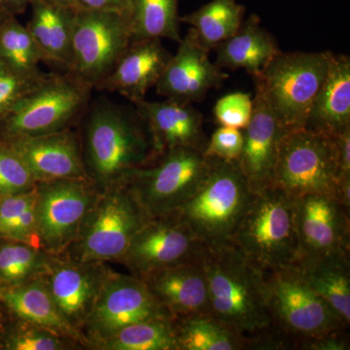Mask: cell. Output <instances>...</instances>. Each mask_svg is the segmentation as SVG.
Instances as JSON below:
<instances>
[{
  "label": "cell",
  "mask_w": 350,
  "mask_h": 350,
  "mask_svg": "<svg viewBox=\"0 0 350 350\" xmlns=\"http://www.w3.org/2000/svg\"><path fill=\"white\" fill-rule=\"evenodd\" d=\"M253 113V98L250 94L236 92L219 98L213 114L221 126L245 130Z\"/></svg>",
  "instance_id": "cell-37"
},
{
  "label": "cell",
  "mask_w": 350,
  "mask_h": 350,
  "mask_svg": "<svg viewBox=\"0 0 350 350\" xmlns=\"http://www.w3.org/2000/svg\"><path fill=\"white\" fill-rule=\"evenodd\" d=\"M133 105L150 129L159 155L177 147L206 148L202 115L192 103L144 100Z\"/></svg>",
  "instance_id": "cell-22"
},
{
  "label": "cell",
  "mask_w": 350,
  "mask_h": 350,
  "mask_svg": "<svg viewBox=\"0 0 350 350\" xmlns=\"http://www.w3.org/2000/svg\"><path fill=\"white\" fill-rule=\"evenodd\" d=\"M306 130L335 135L350 128V57L333 55L325 81L306 119Z\"/></svg>",
  "instance_id": "cell-23"
},
{
  "label": "cell",
  "mask_w": 350,
  "mask_h": 350,
  "mask_svg": "<svg viewBox=\"0 0 350 350\" xmlns=\"http://www.w3.org/2000/svg\"><path fill=\"white\" fill-rule=\"evenodd\" d=\"M92 91L68 72L46 75L0 123V138L39 137L75 128L89 107Z\"/></svg>",
  "instance_id": "cell-8"
},
{
  "label": "cell",
  "mask_w": 350,
  "mask_h": 350,
  "mask_svg": "<svg viewBox=\"0 0 350 350\" xmlns=\"http://www.w3.org/2000/svg\"><path fill=\"white\" fill-rule=\"evenodd\" d=\"M9 319H10V315L6 312L5 308L0 304V350H2V345H3L4 336H5Z\"/></svg>",
  "instance_id": "cell-43"
},
{
  "label": "cell",
  "mask_w": 350,
  "mask_h": 350,
  "mask_svg": "<svg viewBox=\"0 0 350 350\" xmlns=\"http://www.w3.org/2000/svg\"><path fill=\"white\" fill-rule=\"evenodd\" d=\"M36 184L19 154L0 138V198L31 192Z\"/></svg>",
  "instance_id": "cell-35"
},
{
  "label": "cell",
  "mask_w": 350,
  "mask_h": 350,
  "mask_svg": "<svg viewBox=\"0 0 350 350\" xmlns=\"http://www.w3.org/2000/svg\"><path fill=\"white\" fill-rule=\"evenodd\" d=\"M150 218L126 183L101 191L75 241L62 255L81 262H119Z\"/></svg>",
  "instance_id": "cell-6"
},
{
  "label": "cell",
  "mask_w": 350,
  "mask_h": 350,
  "mask_svg": "<svg viewBox=\"0 0 350 350\" xmlns=\"http://www.w3.org/2000/svg\"><path fill=\"white\" fill-rule=\"evenodd\" d=\"M51 254L16 239L0 238V288L42 275Z\"/></svg>",
  "instance_id": "cell-33"
},
{
  "label": "cell",
  "mask_w": 350,
  "mask_h": 350,
  "mask_svg": "<svg viewBox=\"0 0 350 350\" xmlns=\"http://www.w3.org/2000/svg\"><path fill=\"white\" fill-rule=\"evenodd\" d=\"M8 16L10 15H8V14L3 12V11H2L1 9H0V24H1L2 21L6 19V18L8 17Z\"/></svg>",
  "instance_id": "cell-45"
},
{
  "label": "cell",
  "mask_w": 350,
  "mask_h": 350,
  "mask_svg": "<svg viewBox=\"0 0 350 350\" xmlns=\"http://www.w3.org/2000/svg\"><path fill=\"white\" fill-rule=\"evenodd\" d=\"M216 64L221 68L244 69L256 77L282 50L266 29L259 16L251 15L243 21L238 31L215 48Z\"/></svg>",
  "instance_id": "cell-25"
},
{
  "label": "cell",
  "mask_w": 350,
  "mask_h": 350,
  "mask_svg": "<svg viewBox=\"0 0 350 350\" xmlns=\"http://www.w3.org/2000/svg\"><path fill=\"white\" fill-rule=\"evenodd\" d=\"M332 137L337 151L338 177L350 176V128Z\"/></svg>",
  "instance_id": "cell-41"
},
{
  "label": "cell",
  "mask_w": 350,
  "mask_h": 350,
  "mask_svg": "<svg viewBox=\"0 0 350 350\" xmlns=\"http://www.w3.org/2000/svg\"><path fill=\"white\" fill-rule=\"evenodd\" d=\"M252 197L238 163L213 159L204 180L176 213L204 246L223 245L231 243Z\"/></svg>",
  "instance_id": "cell-5"
},
{
  "label": "cell",
  "mask_w": 350,
  "mask_h": 350,
  "mask_svg": "<svg viewBox=\"0 0 350 350\" xmlns=\"http://www.w3.org/2000/svg\"><path fill=\"white\" fill-rule=\"evenodd\" d=\"M172 56L160 39L133 41L98 91L118 93L135 105L156 86Z\"/></svg>",
  "instance_id": "cell-21"
},
{
  "label": "cell",
  "mask_w": 350,
  "mask_h": 350,
  "mask_svg": "<svg viewBox=\"0 0 350 350\" xmlns=\"http://www.w3.org/2000/svg\"><path fill=\"white\" fill-rule=\"evenodd\" d=\"M178 0H130L128 20L131 42L146 39H170L179 43Z\"/></svg>",
  "instance_id": "cell-30"
},
{
  "label": "cell",
  "mask_w": 350,
  "mask_h": 350,
  "mask_svg": "<svg viewBox=\"0 0 350 350\" xmlns=\"http://www.w3.org/2000/svg\"><path fill=\"white\" fill-rule=\"evenodd\" d=\"M140 278L174 319L211 313L208 285L200 259L158 269Z\"/></svg>",
  "instance_id": "cell-20"
},
{
  "label": "cell",
  "mask_w": 350,
  "mask_h": 350,
  "mask_svg": "<svg viewBox=\"0 0 350 350\" xmlns=\"http://www.w3.org/2000/svg\"><path fill=\"white\" fill-rule=\"evenodd\" d=\"M271 329L294 347L347 331L349 326L308 283L298 265L262 271Z\"/></svg>",
  "instance_id": "cell-4"
},
{
  "label": "cell",
  "mask_w": 350,
  "mask_h": 350,
  "mask_svg": "<svg viewBox=\"0 0 350 350\" xmlns=\"http://www.w3.org/2000/svg\"><path fill=\"white\" fill-rule=\"evenodd\" d=\"M338 165L332 135L305 128L285 131L278 144L273 186L290 197L335 193Z\"/></svg>",
  "instance_id": "cell-10"
},
{
  "label": "cell",
  "mask_w": 350,
  "mask_h": 350,
  "mask_svg": "<svg viewBox=\"0 0 350 350\" xmlns=\"http://www.w3.org/2000/svg\"><path fill=\"white\" fill-rule=\"evenodd\" d=\"M308 283L340 319L350 324L349 253H334L296 262Z\"/></svg>",
  "instance_id": "cell-27"
},
{
  "label": "cell",
  "mask_w": 350,
  "mask_h": 350,
  "mask_svg": "<svg viewBox=\"0 0 350 350\" xmlns=\"http://www.w3.org/2000/svg\"><path fill=\"white\" fill-rule=\"evenodd\" d=\"M43 1L53 4V5L64 7V8L76 9L77 0H43Z\"/></svg>",
  "instance_id": "cell-44"
},
{
  "label": "cell",
  "mask_w": 350,
  "mask_h": 350,
  "mask_svg": "<svg viewBox=\"0 0 350 350\" xmlns=\"http://www.w3.org/2000/svg\"><path fill=\"white\" fill-rule=\"evenodd\" d=\"M231 243L262 271L296 264L300 247L294 198L275 186L253 193Z\"/></svg>",
  "instance_id": "cell-3"
},
{
  "label": "cell",
  "mask_w": 350,
  "mask_h": 350,
  "mask_svg": "<svg viewBox=\"0 0 350 350\" xmlns=\"http://www.w3.org/2000/svg\"><path fill=\"white\" fill-rule=\"evenodd\" d=\"M243 147V131L221 126L214 131L204 148V155L216 160L237 163Z\"/></svg>",
  "instance_id": "cell-38"
},
{
  "label": "cell",
  "mask_w": 350,
  "mask_h": 350,
  "mask_svg": "<svg viewBox=\"0 0 350 350\" xmlns=\"http://www.w3.org/2000/svg\"><path fill=\"white\" fill-rule=\"evenodd\" d=\"M46 75L31 77L20 75L0 59V123L16 103L42 82Z\"/></svg>",
  "instance_id": "cell-36"
},
{
  "label": "cell",
  "mask_w": 350,
  "mask_h": 350,
  "mask_svg": "<svg viewBox=\"0 0 350 350\" xmlns=\"http://www.w3.org/2000/svg\"><path fill=\"white\" fill-rule=\"evenodd\" d=\"M163 317H172L142 278L113 271L83 328L84 349H91L123 327Z\"/></svg>",
  "instance_id": "cell-13"
},
{
  "label": "cell",
  "mask_w": 350,
  "mask_h": 350,
  "mask_svg": "<svg viewBox=\"0 0 350 350\" xmlns=\"http://www.w3.org/2000/svg\"><path fill=\"white\" fill-rule=\"evenodd\" d=\"M82 347L73 338L10 317L2 350H68L83 349Z\"/></svg>",
  "instance_id": "cell-34"
},
{
  "label": "cell",
  "mask_w": 350,
  "mask_h": 350,
  "mask_svg": "<svg viewBox=\"0 0 350 350\" xmlns=\"http://www.w3.org/2000/svg\"><path fill=\"white\" fill-rule=\"evenodd\" d=\"M31 16L25 27L45 55L68 72L72 64V29L76 9L64 8L43 0H31Z\"/></svg>",
  "instance_id": "cell-26"
},
{
  "label": "cell",
  "mask_w": 350,
  "mask_h": 350,
  "mask_svg": "<svg viewBox=\"0 0 350 350\" xmlns=\"http://www.w3.org/2000/svg\"><path fill=\"white\" fill-rule=\"evenodd\" d=\"M112 271L105 262L76 261L64 255H51L41 278L64 319L82 336Z\"/></svg>",
  "instance_id": "cell-15"
},
{
  "label": "cell",
  "mask_w": 350,
  "mask_h": 350,
  "mask_svg": "<svg viewBox=\"0 0 350 350\" xmlns=\"http://www.w3.org/2000/svg\"><path fill=\"white\" fill-rule=\"evenodd\" d=\"M177 350L250 349L247 337L211 313L174 319Z\"/></svg>",
  "instance_id": "cell-28"
},
{
  "label": "cell",
  "mask_w": 350,
  "mask_h": 350,
  "mask_svg": "<svg viewBox=\"0 0 350 350\" xmlns=\"http://www.w3.org/2000/svg\"><path fill=\"white\" fill-rule=\"evenodd\" d=\"M238 165L253 193L273 186L278 144L285 133L261 93L255 90L250 123L243 130Z\"/></svg>",
  "instance_id": "cell-19"
},
{
  "label": "cell",
  "mask_w": 350,
  "mask_h": 350,
  "mask_svg": "<svg viewBox=\"0 0 350 350\" xmlns=\"http://www.w3.org/2000/svg\"><path fill=\"white\" fill-rule=\"evenodd\" d=\"M213 161L204 149H170L131 175L126 185L151 217L174 213L195 194Z\"/></svg>",
  "instance_id": "cell-9"
},
{
  "label": "cell",
  "mask_w": 350,
  "mask_h": 350,
  "mask_svg": "<svg viewBox=\"0 0 350 350\" xmlns=\"http://www.w3.org/2000/svg\"><path fill=\"white\" fill-rule=\"evenodd\" d=\"M0 59L20 75H45L39 68V64L47 63L45 55L15 16H8L0 24Z\"/></svg>",
  "instance_id": "cell-32"
},
{
  "label": "cell",
  "mask_w": 350,
  "mask_h": 350,
  "mask_svg": "<svg viewBox=\"0 0 350 350\" xmlns=\"http://www.w3.org/2000/svg\"><path fill=\"white\" fill-rule=\"evenodd\" d=\"M31 0H0V9L10 16L24 13Z\"/></svg>",
  "instance_id": "cell-42"
},
{
  "label": "cell",
  "mask_w": 350,
  "mask_h": 350,
  "mask_svg": "<svg viewBox=\"0 0 350 350\" xmlns=\"http://www.w3.org/2000/svg\"><path fill=\"white\" fill-rule=\"evenodd\" d=\"M295 209L300 247L298 261L349 253V213L333 196L296 198Z\"/></svg>",
  "instance_id": "cell-16"
},
{
  "label": "cell",
  "mask_w": 350,
  "mask_h": 350,
  "mask_svg": "<svg viewBox=\"0 0 350 350\" xmlns=\"http://www.w3.org/2000/svg\"><path fill=\"white\" fill-rule=\"evenodd\" d=\"M36 202V190L0 198V238H4L13 223Z\"/></svg>",
  "instance_id": "cell-39"
},
{
  "label": "cell",
  "mask_w": 350,
  "mask_h": 350,
  "mask_svg": "<svg viewBox=\"0 0 350 350\" xmlns=\"http://www.w3.org/2000/svg\"><path fill=\"white\" fill-rule=\"evenodd\" d=\"M130 0H77L76 10L128 14Z\"/></svg>",
  "instance_id": "cell-40"
},
{
  "label": "cell",
  "mask_w": 350,
  "mask_h": 350,
  "mask_svg": "<svg viewBox=\"0 0 350 350\" xmlns=\"http://www.w3.org/2000/svg\"><path fill=\"white\" fill-rule=\"evenodd\" d=\"M211 314L248 338L271 329L262 271L232 243L206 246L200 257Z\"/></svg>",
  "instance_id": "cell-2"
},
{
  "label": "cell",
  "mask_w": 350,
  "mask_h": 350,
  "mask_svg": "<svg viewBox=\"0 0 350 350\" xmlns=\"http://www.w3.org/2000/svg\"><path fill=\"white\" fill-rule=\"evenodd\" d=\"M131 42L128 16L76 10L72 64L68 72L91 90H98Z\"/></svg>",
  "instance_id": "cell-11"
},
{
  "label": "cell",
  "mask_w": 350,
  "mask_h": 350,
  "mask_svg": "<svg viewBox=\"0 0 350 350\" xmlns=\"http://www.w3.org/2000/svg\"><path fill=\"white\" fill-rule=\"evenodd\" d=\"M245 11L237 0H211L179 20L190 25L200 42L211 51L239 31Z\"/></svg>",
  "instance_id": "cell-29"
},
{
  "label": "cell",
  "mask_w": 350,
  "mask_h": 350,
  "mask_svg": "<svg viewBox=\"0 0 350 350\" xmlns=\"http://www.w3.org/2000/svg\"><path fill=\"white\" fill-rule=\"evenodd\" d=\"M0 304L11 317L57 332L84 347L81 334L64 319L41 275L13 286L0 288Z\"/></svg>",
  "instance_id": "cell-24"
},
{
  "label": "cell",
  "mask_w": 350,
  "mask_h": 350,
  "mask_svg": "<svg viewBox=\"0 0 350 350\" xmlns=\"http://www.w3.org/2000/svg\"><path fill=\"white\" fill-rule=\"evenodd\" d=\"M209 52L194 31L189 29L157 83V94L165 100L193 103L204 100L211 90L220 88L229 75L211 61Z\"/></svg>",
  "instance_id": "cell-17"
},
{
  "label": "cell",
  "mask_w": 350,
  "mask_h": 350,
  "mask_svg": "<svg viewBox=\"0 0 350 350\" xmlns=\"http://www.w3.org/2000/svg\"><path fill=\"white\" fill-rule=\"evenodd\" d=\"M91 349L177 350L174 319L155 317L123 327Z\"/></svg>",
  "instance_id": "cell-31"
},
{
  "label": "cell",
  "mask_w": 350,
  "mask_h": 350,
  "mask_svg": "<svg viewBox=\"0 0 350 350\" xmlns=\"http://www.w3.org/2000/svg\"><path fill=\"white\" fill-rule=\"evenodd\" d=\"M36 190L41 247L51 255L64 254L100 191L90 179L39 182Z\"/></svg>",
  "instance_id": "cell-12"
},
{
  "label": "cell",
  "mask_w": 350,
  "mask_h": 350,
  "mask_svg": "<svg viewBox=\"0 0 350 350\" xmlns=\"http://www.w3.org/2000/svg\"><path fill=\"white\" fill-rule=\"evenodd\" d=\"M79 125L85 170L100 192L126 183L158 158L150 129L135 107L91 100Z\"/></svg>",
  "instance_id": "cell-1"
},
{
  "label": "cell",
  "mask_w": 350,
  "mask_h": 350,
  "mask_svg": "<svg viewBox=\"0 0 350 350\" xmlns=\"http://www.w3.org/2000/svg\"><path fill=\"white\" fill-rule=\"evenodd\" d=\"M4 140L19 154L38 183L89 179L83 162L79 131L75 128L39 137Z\"/></svg>",
  "instance_id": "cell-18"
},
{
  "label": "cell",
  "mask_w": 350,
  "mask_h": 350,
  "mask_svg": "<svg viewBox=\"0 0 350 350\" xmlns=\"http://www.w3.org/2000/svg\"><path fill=\"white\" fill-rule=\"evenodd\" d=\"M204 247L174 211L149 219L119 262L131 275L142 278L167 267L198 261Z\"/></svg>",
  "instance_id": "cell-14"
},
{
  "label": "cell",
  "mask_w": 350,
  "mask_h": 350,
  "mask_svg": "<svg viewBox=\"0 0 350 350\" xmlns=\"http://www.w3.org/2000/svg\"><path fill=\"white\" fill-rule=\"evenodd\" d=\"M328 52L280 53L254 77L261 93L285 131L305 126L313 101L325 81L333 57Z\"/></svg>",
  "instance_id": "cell-7"
}]
</instances>
